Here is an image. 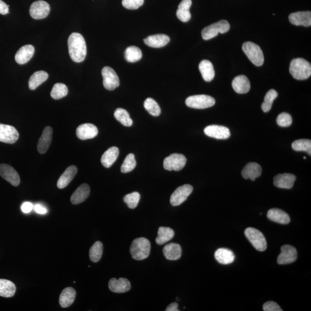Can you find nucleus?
<instances>
[{
    "instance_id": "obj_1",
    "label": "nucleus",
    "mask_w": 311,
    "mask_h": 311,
    "mask_svg": "<svg viewBox=\"0 0 311 311\" xmlns=\"http://www.w3.org/2000/svg\"><path fill=\"white\" fill-rule=\"evenodd\" d=\"M69 56L75 62H83L87 56V45L83 35L73 32L68 39Z\"/></svg>"
},
{
    "instance_id": "obj_2",
    "label": "nucleus",
    "mask_w": 311,
    "mask_h": 311,
    "mask_svg": "<svg viewBox=\"0 0 311 311\" xmlns=\"http://www.w3.org/2000/svg\"><path fill=\"white\" fill-rule=\"evenodd\" d=\"M289 72L293 78L296 80H306L311 75V63L301 58L293 60L289 68Z\"/></svg>"
},
{
    "instance_id": "obj_3",
    "label": "nucleus",
    "mask_w": 311,
    "mask_h": 311,
    "mask_svg": "<svg viewBox=\"0 0 311 311\" xmlns=\"http://www.w3.org/2000/svg\"><path fill=\"white\" fill-rule=\"evenodd\" d=\"M151 245L149 240L144 237L134 240L130 246V254L136 260H144L150 254Z\"/></svg>"
},
{
    "instance_id": "obj_4",
    "label": "nucleus",
    "mask_w": 311,
    "mask_h": 311,
    "mask_svg": "<svg viewBox=\"0 0 311 311\" xmlns=\"http://www.w3.org/2000/svg\"><path fill=\"white\" fill-rule=\"evenodd\" d=\"M242 49L251 62L257 66H261L264 63V56L260 47L251 42H245Z\"/></svg>"
},
{
    "instance_id": "obj_5",
    "label": "nucleus",
    "mask_w": 311,
    "mask_h": 311,
    "mask_svg": "<svg viewBox=\"0 0 311 311\" xmlns=\"http://www.w3.org/2000/svg\"><path fill=\"white\" fill-rule=\"evenodd\" d=\"M230 29V23L227 20H221L205 27L202 31V36L204 40H209L216 37L219 33L227 32Z\"/></svg>"
},
{
    "instance_id": "obj_6",
    "label": "nucleus",
    "mask_w": 311,
    "mask_h": 311,
    "mask_svg": "<svg viewBox=\"0 0 311 311\" xmlns=\"http://www.w3.org/2000/svg\"><path fill=\"white\" fill-rule=\"evenodd\" d=\"M216 100L213 97L206 94L191 96L186 100V105L189 108L196 109H205L214 106Z\"/></svg>"
},
{
    "instance_id": "obj_7",
    "label": "nucleus",
    "mask_w": 311,
    "mask_h": 311,
    "mask_svg": "<svg viewBox=\"0 0 311 311\" xmlns=\"http://www.w3.org/2000/svg\"><path fill=\"white\" fill-rule=\"evenodd\" d=\"M245 234L254 248L259 251H264L267 248V242L264 234L254 228H247Z\"/></svg>"
},
{
    "instance_id": "obj_8",
    "label": "nucleus",
    "mask_w": 311,
    "mask_h": 311,
    "mask_svg": "<svg viewBox=\"0 0 311 311\" xmlns=\"http://www.w3.org/2000/svg\"><path fill=\"white\" fill-rule=\"evenodd\" d=\"M187 159L184 155L174 154L167 157L164 160L163 166L168 171H179L185 167Z\"/></svg>"
},
{
    "instance_id": "obj_9",
    "label": "nucleus",
    "mask_w": 311,
    "mask_h": 311,
    "mask_svg": "<svg viewBox=\"0 0 311 311\" xmlns=\"http://www.w3.org/2000/svg\"><path fill=\"white\" fill-rule=\"evenodd\" d=\"M193 191V187L190 185H184L176 189L170 198L171 204L173 206L181 205Z\"/></svg>"
},
{
    "instance_id": "obj_10",
    "label": "nucleus",
    "mask_w": 311,
    "mask_h": 311,
    "mask_svg": "<svg viewBox=\"0 0 311 311\" xmlns=\"http://www.w3.org/2000/svg\"><path fill=\"white\" fill-rule=\"evenodd\" d=\"M102 74L104 87L106 90L112 91L120 86V79L113 69L109 66L104 67Z\"/></svg>"
},
{
    "instance_id": "obj_11",
    "label": "nucleus",
    "mask_w": 311,
    "mask_h": 311,
    "mask_svg": "<svg viewBox=\"0 0 311 311\" xmlns=\"http://www.w3.org/2000/svg\"><path fill=\"white\" fill-rule=\"evenodd\" d=\"M50 11L49 4L47 2L39 0L32 3L30 7V14L33 19H43L48 16Z\"/></svg>"
},
{
    "instance_id": "obj_12",
    "label": "nucleus",
    "mask_w": 311,
    "mask_h": 311,
    "mask_svg": "<svg viewBox=\"0 0 311 311\" xmlns=\"http://www.w3.org/2000/svg\"><path fill=\"white\" fill-rule=\"evenodd\" d=\"M19 137V134L16 128L11 125L0 124V142L14 144Z\"/></svg>"
},
{
    "instance_id": "obj_13",
    "label": "nucleus",
    "mask_w": 311,
    "mask_h": 311,
    "mask_svg": "<svg viewBox=\"0 0 311 311\" xmlns=\"http://www.w3.org/2000/svg\"><path fill=\"white\" fill-rule=\"evenodd\" d=\"M281 252L279 255L277 262L280 264H287L294 263L296 261L297 258V252L294 247L286 245L283 246L281 248Z\"/></svg>"
},
{
    "instance_id": "obj_14",
    "label": "nucleus",
    "mask_w": 311,
    "mask_h": 311,
    "mask_svg": "<svg viewBox=\"0 0 311 311\" xmlns=\"http://www.w3.org/2000/svg\"><path fill=\"white\" fill-rule=\"evenodd\" d=\"M0 176L14 187H17L20 184L19 174L13 167L8 164H0Z\"/></svg>"
},
{
    "instance_id": "obj_15",
    "label": "nucleus",
    "mask_w": 311,
    "mask_h": 311,
    "mask_svg": "<svg viewBox=\"0 0 311 311\" xmlns=\"http://www.w3.org/2000/svg\"><path fill=\"white\" fill-rule=\"evenodd\" d=\"M204 133L207 136L219 140L227 139L231 136L230 130L228 127L215 124L206 127Z\"/></svg>"
},
{
    "instance_id": "obj_16",
    "label": "nucleus",
    "mask_w": 311,
    "mask_h": 311,
    "mask_svg": "<svg viewBox=\"0 0 311 311\" xmlns=\"http://www.w3.org/2000/svg\"><path fill=\"white\" fill-rule=\"evenodd\" d=\"M290 23L294 25L310 27L311 25V12L301 11L292 13L289 16Z\"/></svg>"
},
{
    "instance_id": "obj_17",
    "label": "nucleus",
    "mask_w": 311,
    "mask_h": 311,
    "mask_svg": "<svg viewBox=\"0 0 311 311\" xmlns=\"http://www.w3.org/2000/svg\"><path fill=\"white\" fill-rule=\"evenodd\" d=\"M98 134V129L92 124H84L79 126L76 130V135L81 140L92 139Z\"/></svg>"
},
{
    "instance_id": "obj_18",
    "label": "nucleus",
    "mask_w": 311,
    "mask_h": 311,
    "mask_svg": "<svg viewBox=\"0 0 311 311\" xmlns=\"http://www.w3.org/2000/svg\"><path fill=\"white\" fill-rule=\"evenodd\" d=\"M109 288L112 292L124 294L130 290L131 284L129 280L126 279L120 278L117 280L113 278L109 280Z\"/></svg>"
},
{
    "instance_id": "obj_19",
    "label": "nucleus",
    "mask_w": 311,
    "mask_h": 311,
    "mask_svg": "<svg viewBox=\"0 0 311 311\" xmlns=\"http://www.w3.org/2000/svg\"><path fill=\"white\" fill-rule=\"evenodd\" d=\"M35 53V48L31 45L23 46L15 55V61L17 63L23 65L31 60Z\"/></svg>"
},
{
    "instance_id": "obj_20",
    "label": "nucleus",
    "mask_w": 311,
    "mask_h": 311,
    "mask_svg": "<svg viewBox=\"0 0 311 311\" xmlns=\"http://www.w3.org/2000/svg\"><path fill=\"white\" fill-rule=\"evenodd\" d=\"M295 176L292 173H282L274 177V185L280 188L291 189L294 187Z\"/></svg>"
},
{
    "instance_id": "obj_21",
    "label": "nucleus",
    "mask_w": 311,
    "mask_h": 311,
    "mask_svg": "<svg viewBox=\"0 0 311 311\" xmlns=\"http://www.w3.org/2000/svg\"><path fill=\"white\" fill-rule=\"evenodd\" d=\"M52 138H53V129L50 126L46 127L38 143L37 148L39 153L44 154L47 151L50 147Z\"/></svg>"
},
{
    "instance_id": "obj_22",
    "label": "nucleus",
    "mask_w": 311,
    "mask_h": 311,
    "mask_svg": "<svg viewBox=\"0 0 311 311\" xmlns=\"http://www.w3.org/2000/svg\"><path fill=\"white\" fill-rule=\"evenodd\" d=\"M90 187L86 184L81 185L73 193L71 198V201L73 205H78L84 202L90 194Z\"/></svg>"
},
{
    "instance_id": "obj_23",
    "label": "nucleus",
    "mask_w": 311,
    "mask_h": 311,
    "mask_svg": "<svg viewBox=\"0 0 311 311\" xmlns=\"http://www.w3.org/2000/svg\"><path fill=\"white\" fill-rule=\"evenodd\" d=\"M170 41L169 36L165 34H157L149 36L144 40L148 47L154 48H160L165 47Z\"/></svg>"
},
{
    "instance_id": "obj_24",
    "label": "nucleus",
    "mask_w": 311,
    "mask_h": 311,
    "mask_svg": "<svg viewBox=\"0 0 311 311\" xmlns=\"http://www.w3.org/2000/svg\"><path fill=\"white\" fill-rule=\"evenodd\" d=\"M163 254L168 260H178L182 256L181 247L176 243L168 244L164 248Z\"/></svg>"
},
{
    "instance_id": "obj_25",
    "label": "nucleus",
    "mask_w": 311,
    "mask_h": 311,
    "mask_svg": "<svg viewBox=\"0 0 311 311\" xmlns=\"http://www.w3.org/2000/svg\"><path fill=\"white\" fill-rule=\"evenodd\" d=\"M267 216L271 221L280 224H288L291 221L290 217L287 213L279 209H270Z\"/></svg>"
},
{
    "instance_id": "obj_26",
    "label": "nucleus",
    "mask_w": 311,
    "mask_h": 311,
    "mask_svg": "<svg viewBox=\"0 0 311 311\" xmlns=\"http://www.w3.org/2000/svg\"><path fill=\"white\" fill-rule=\"evenodd\" d=\"M232 85L234 91L240 94L248 93L250 90L249 81L245 75L237 76L233 79Z\"/></svg>"
},
{
    "instance_id": "obj_27",
    "label": "nucleus",
    "mask_w": 311,
    "mask_h": 311,
    "mask_svg": "<svg viewBox=\"0 0 311 311\" xmlns=\"http://www.w3.org/2000/svg\"><path fill=\"white\" fill-rule=\"evenodd\" d=\"M78 173V169L75 166H70L61 176L57 182V187L60 189L65 188L72 181Z\"/></svg>"
},
{
    "instance_id": "obj_28",
    "label": "nucleus",
    "mask_w": 311,
    "mask_h": 311,
    "mask_svg": "<svg viewBox=\"0 0 311 311\" xmlns=\"http://www.w3.org/2000/svg\"><path fill=\"white\" fill-rule=\"evenodd\" d=\"M262 171V167L258 164L249 163L244 168L242 174L244 178L254 181L256 178L261 176Z\"/></svg>"
},
{
    "instance_id": "obj_29",
    "label": "nucleus",
    "mask_w": 311,
    "mask_h": 311,
    "mask_svg": "<svg viewBox=\"0 0 311 311\" xmlns=\"http://www.w3.org/2000/svg\"><path fill=\"white\" fill-rule=\"evenodd\" d=\"M119 154H120V151L116 146H112L108 149L102 155L101 158L102 165L107 169L111 167L117 160Z\"/></svg>"
},
{
    "instance_id": "obj_30",
    "label": "nucleus",
    "mask_w": 311,
    "mask_h": 311,
    "mask_svg": "<svg viewBox=\"0 0 311 311\" xmlns=\"http://www.w3.org/2000/svg\"><path fill=\"white\" fill-rule=\"evenodd\" d=\"M76 292L71 287L64 289L60 296L61 307L65 309L71 306L75 300Z\"/></svg>"
},
{
    "instance_id": "obj_31",
    "label": "nucleus",
    "mask_w": 311,
    "mask_h": 311,
    "mask_svg": "<svg viewBox=\"0 0 311 311\" xmlns=\"http://www.w3.org/2000/svg\"><path fill=\"white\" fill-rule=\"evenodd\" d=\"M199 70L203 80L207 82L212 81L215 76L214 67L208 60H203L199 65Z\"/></svg>"
},
{
    "instance_id": "obj_32",
    "label": "nucleus",
    "mask_w": 311,
    "mask_h": 311,
    "mask_svg": "<svg viewBox=\"0 0 311 311\" xmlns=\"http://www.w3.org/2000/svg\"><path fill=\"white\" fill-rule=\"evenodd\" d=\"M215 257L218 263L223 264H231L235 259L231 250L223 248L219 249L215 252Z\"/></svg>"
},
{
    "instance_id": "obj_33",
    "label": "nucleus",
    "mask_w": 311,
    "mask_h": 311,
    "mask_svg": "<svg viewBox=\"0 0 311 311\" xmlns=\"http://www.w3.org/2000/svg\"><path fill=\"white\" fill-rule=\"evenodd\" d=\"M16 291V286L11 280L0 279V296L7 298L13 297Z\"/></svg>"
},
{
    "instance_id": "obj_34",
    "label": "nucleus",
    "mask_w": 311,
    "mask_h": 311,
    "mask_svg": "<svg viewBox=\"0 0 311 311\" xmlns=\"http://www.w3.org/2000/svg\"><path fill=\"white\" fill-rule=\"evenodd\" d=\"M174 231L169 227H161L158 228L156 242L158 245H163L170 242L174 237Z\"/></svg>"
},
{
    "instance_id": "obj_35",
    "label": "nucleus",
    "mask_w": 311,
    "mask_h": 311,
    "mask_svg": "<svg viewBox=\"0 0 311 311\" xmlns=\"http://www.w3.org/2000/svg\"><path fill=\"white\" fill-rule=\"evenodd\" d=\"M48 78V73L45 71H40L35 72L30 78L29 82L30 89L35 90L39 85L47 81Z\"/></svg>"
},
{
    "instance_id": "obj_36",
    "label": "nucleus",
    "mask_w": 311,
    "mask_h": 311,
    "mask_svg": "<svg viewBox=\"0 0 311 311\" xmlns=\"http://www.w3.org/2000/svg\"><path fill=\"white\" fill-rule=\"evenodd\" d=\"M142 51L138 47H130L124 52V58L127 62H136L141 59Z\"/></svg>"
},
{
    "instance_id": "obj_37",
    "label": "nucleus",
    "mask_w": 311,
    "mask_h": 311,
    "mask_svg": "<svg viewBox=\"0 0 311 311\" xmlns=\"http://www.w3.org/2000/svg\"><path fill=\"white\" fill-rule=\"evenodd\" d=\"M114 117L124 126L130 127L133 124V121L130 117L129 112L124 109L119 108L116 109Z\"/></svg>"
},
{
    "instance_id": "obj_38",
    "label": "nucleus",
    "mask_w": 311,
    "mask_h": 311,
    "mask_svg": "<svg viewBox=\"0 0 311 311\" xmlns=\"http://www.w3.org/2000/svg\"><path fill=\"white\" fill-rule=\"evenodd\" d=\"M103 251V246L102 242L97 241L94 243L90 250L91 261L96 263L101 259Z\"/></svg>"
},
{
    "instance_id": "obj_39",
    "label": "nucleus",
    "mask_w": 311,
    "mask_h": 311,
    "mask_svg": "<svg viewBox=\"0 0 311 311\" xmlns=\"http://www.w3.org/2000/svg\"><path fill=\"white\" fill-rule=\"evenodd\" d=\"M68 93V87L62 83H57L51 90V96L55 100H59L65 97Z\"/></svg>"
},
{
    "instance_id": "obj_40",
    "label": "nucleus",
    "mask_w": 311,
    "mask_h": 311,
    "mask_svg": "<svg viewBox=\"0 0 311 311\" xmlns=\"http://www.w3.org/2000/svg\"><path fill=\"white\" fill-rule=\"evenodd\" d=\"M292 147L295 151H303L311 155V141L310 140L301 139L292 143Z\"/></svg>"
},
{
    "instance_id": "obj_41",
    "label": "nucleus",
    "mask_w": 311,
    "mask_h": 311,
    "mask_svg": "<svg viewBox=\"0 0 311 311\" xmlns=\"http://www.w3.org/2000/svg\"><path fill=\"white\" fill-rule=\"evenodd\" d=\"M277 96L278 93L274 90H270L268 91L264 97V102L262 103V109L264 112H269L272 108L273 103Z\"/></svg>"
},
{
    "instance_id": "obj_42",
    "label": "nucleus",
    "mask_w": 311,
    "mask_h": 311,
    "mask_svg": "<svg viewBox=\"0 0 311 311\" xmlns=\"http://www.w3.org/2000/svg\"><path fill=\"white\" fill-rule=\"evenodd\" d=\"M136 160L135 155L130 154L127 155L121 168V172L124 173L130 172L135 169Z\"/></svg>"
},
{
    "instance_id": "obj_43",
    "label": "nucleus",
    "mask_w": 311,
    "mask_h": 311,
    "mask_svg": "<svg viewBox=\"0 0 311 311\" xmlns=\"http://www.w3.org/2000/svg\"><path fill=\"white\" fill-rule=\"evenodd\" d=\"M144 106L149 113L155 116V117H157L161 114V109L159 105L152 98L146 99L144 102Z\"/></svg>"
},
{
    "instance_id": "obj_44",
    "label": "nucleus",
    "mask_w": 311,
    "mask_h": 311,
    "mask_svg": "<svg viewBox=\"0 0 311 311\" xmlns=\"http://www.w3.org/2000/svg\"><path fill=\"white\" fill-rule=\"evenodd\" d=\"M140 197L141 196L138 192H133L126 195L124 198V201L130 209H135L139 205Z\"/></svg>"
},
{
    "instance_id": "obj_45",
    "label": "nucleus",
    "mask_w": 311,
    "mask_h": 311,
    "mask_svg": "<svg viewBox=\"0 0 311 311\" xmlns=\"http://www.w3.org/2000/svg\"><path fill=\"white\" fill-rule=\"evenodd\" d=\"M277 123L280 127L290 126L292 123V118L290 114L286 112L280 114L277 118Z\"/></svg>"
},
{
    "instance_id": "obj_46",
    "label": "nucleus",
    "mask_w": 311,
    "mask_h": 311,
    "mask_svg": "<svg viewBox=\"0 0 311 311\" xmlns=\"http://www.w3.org/2000/svg\"><path fill=\"white\" fill-rule=\"evenodd\" d=\"M144 0H123V5L128 10H135L144 4Z\"/></svg>"
},
{
    "instance_id": "obj_47",
    "label": "nucleus",
    "mask_w": 311,
    "mask_h": 311,
    "mask_svg": "<svg viewBox=\"0 0 311 311\" xmlns=\"http://www.w3.org/2000/svg\"><path fill=\"white\" fill-rule=\"evenodd\" d=\"M176 16L183 22H187L191 17L190 10H184V9L178 8L176 11Z\"/></svg>"
},
{
    "instance_id": "obj_48",
    "label": "nucleus",
    "mask_w": 311,
    "mask_h": 311,
    "mask_svg": "<svg viewBox=\"0 0 311 311\" xmlns=\"http://www.w3.org/2000/svg\"><path fill=\"white\" fill-rule=\"evenodd\" d=\"M263 309L264 311H282L278 304L274 301H267L264 303L263 306Z\"/></svg>"
},
{
    "instance_id": "obj_49",
    "label": "nucleus",
    "mask_w": 311,
    "mask_h": 311,
    "mask_svg": "<svg viewBox=\"0 0 311 311\" xmlns=\"http://www.w3.org/2000/svg\"><path fill=\"white\" fill-rule=\"evenodd\" d=\"M33 209H34L35 211L39 213V214H47L48 212L47 207L41 205V204H36L35 206H33Z\"/></svg>"
},
{
    "instance_id": "obj_50",
    "label": "nucleus",
    "mask_w": 311,
    "mask_h": 311,
    "mask_svg": "<svg viewBox=\"0 0 311 311\" xmlns=\"http://www.w3.org/2000/svg\"><path fill=\"white\" fill-rule=\"evenodd\" d=\"M33 208V205L32 203L29 202H24L21 207V210H22V212L24 213L31 212Z\"/></svg>"
},
{
    "instance_id": "obj_51",
    "label": "nucleus",
    "mask_w": 311,
    "mask_h": 311,
    "mask_svg": "<svg viewBox=\"0 0 311 311\" xmlns=\"http://www.w3.org/2000/svg\"><path fill=\"white\" fill-rule=\"evenodd\" d=\"M192 5L191 0H182L180 3L178 8L185 9V10H190V8Z\"/></svg>"
},
{
    "instance_id": "obj_52",
    "label": "nucleus",
    "mask_w": 311,
    "mask_h": 311,
    "mask_svg": "<svg viewBox=\"0 0 311 311\" xmlns=\"http://www.w3.org/2000/svg\"><path fill=\"white\" fill-rule=\"evenodd\" d=\"M9 7L10 5H7L2 0H0V14L5 15L9 14Z\"/></svg>"
},
{
    "instance_id": "obj_53",
    "label": "nucleus",
    "mask_w": 311,
    "mask_h": 311,
    "mask_svg": "<svg viewBox=\"0 0 311 311\" xmlns=\"http://www.w3.org/2000/svg\"><path fill=\"white\" fill-rule=\"evenodd\" d=\"M166 311H179L178 309V304L176 303H172L167 307Z\"/></svg>"
},
{
    "instance_id": "obj_54",
    "label": "nucleus",
    "mask_w": 311,
    "mask_h": 311,
    "mask_svg": "<svg viewBox=\"0 0 311 311\" xmlns=\"http://www.w3.org/2000/svg\"><path fill=\"white\" fill-rule=\"evenodd\" d=\"M303 158H304V159H306V157H304Z\"/></svg>"
}]
</instances>
